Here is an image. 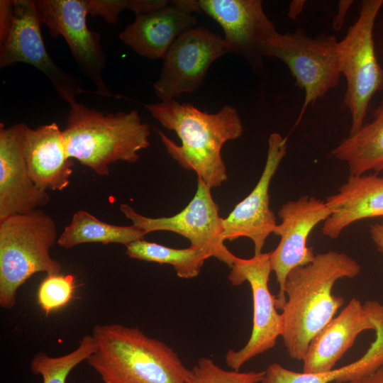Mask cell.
Wrapping results in <instances>:
<instances>
[{"label": "cell", "instance_id": "obj_1", "mask_svg": "<svg viewBox=\"0 0 383 383\" xmlns=\"http://www.w3.org/2000/svg\"><path fill=\"white\" fill-rule=\"evenodd\" d=\"M360 272L355 260L331 250L315 255L311 262L287 274L281 337L291 358L303 360L311 341L344 304L343 296L332 293L335 282L354 278Z\"/></svg>", "mask_w": 383, "mask_h": 383}, {"label": "cell", "instance_id": "obj_2", "mask_svg": "<svg viewBox=\"0 0 383 383\" xmlns=\"http://www.w3.org/2000/svg\"><path fill=\"white\" fill-rule=\"evenodd\" d=\"M145 106L156 121L175 132L181 140L179 145L158 131L167 152L180 166L194 171L211 189L227 180L222 146L228 140L238 139L244 132L236 109L226 105L217 113H209L175 99Z\"/></svg>", "mask_w": 383, "mask_h": 383}, {"label": "cell", "instance_id": "obj_3", "mask_svg": "<svg viewBox=\"0 0 383 383\" xmlns=\"http://www.w3.org/2000/svg\"><path fill=\"white\" fill-rule=\"evenodd\" d=\"M87 364L104 383H187L191 369L168 345L138 327L96 325Z\"/></svg>", "mask_w": 383, "mask_h": 383}, {"label": "cell", "instance_id": "obj_4", "mask_svg": "<svg viewBox=\"0 0 383 383\" xmlns=\"http://www.w3.org/2000/svg\"><path fill=\"white\" fill-rule=\"evenodd\" d=\"M70 106L63 131L68 157L99 175H108L117 161L135 162L150 145V127L135 110L105 114L78 102Z\"/></svg>", "mask_w": 383, "mask_h": 383}, {"label": "cell", "instance_id": "obj_5", "mask_svg": "<svg viewBox=\"0 0 383 383\" xmlns=\"http://www.w3.org/2000/svg\"><path fill=\"white\" fill-rule=\"evenodd\" d=\"M55 220L38 209L0 221V305L11 309L18 289L38 272L60 274L50 250L57 241Z\"/></svg>", "mask_w": 383, "mask_h": 383}, {"label": "cell", "instance_id": "obj_6", "mask_svg": "<svg viewBox=\"0 0 383 383\" xmlns=\"http://www.w3.org/2000/svg\"><path fill=\"white\" fill-rule=\"evenodd\" d=\"M383 0H364L357 21L338 41L340 70L347 88L344 103L351 115L349 135L363 125L373 96L383 90V67L375 50L374 30Z\"/></svg>", "mask_w": 383, "mask_h": 383}, {"label": "cell", "instance_id": "obj_7", "mask_svg": "<svg viewBox=\"0 0 383 383\" xmlns=\"http://www.w3.org/2000/svg\"><path fill=\"white\" fill-rule=\"evenodd\" d=\"M263 57L282 61L304 91L299 120L307 108L335 88L341 76L338 41L331 34L311 37L301 28L278 33L262 48Z\"/></svg>", "mask_w": 383, "mask_h": 383}, {"label": "cell", "instance_id": "obj_8", "mask_svg": "<svg viewBox=\"0 0 383 383\" xmlns=\"http://www.w3.org/2000/svg\"><path fill=\"white\" fill-rule=\"evenodd\" d=\"M211 189L197 177V188L192 199L180 212L170 217L145 216L126 204H121L120 210L146 234L160 231L176 233L187 238L191 248L201 250L231 267L235 255L224 244L223 218L219 215V207L212 198Z\"/></svg>", "mask_w": 383, "mask_h": 383}, {"label": "cell", "instance_id": "obj_9", "mask_svg": "<svg viewBox=\"0 0 383 383\" xmlns=\"http://www.w3.org/2000/svg\"><path fill=\"white\" fill-rule=\"evenodd\" d=\"M13 20L6 37L0 41V67L28 64L50 82L59 97L70 106L86 91L79 78L57 65L48 54L43 39L35 1L13 0Z\"/></svg>", "mask_w": 383, "mask_h": 383}, {"label": "cell", "instance_id": "obj_10", "mask_svg": "<svg viewBox=\"0 0 383 383\" xmlns=\"http://www.w3.org/2000/svg\"><path fill=\"white\" fill-rule=\"evenodd\" d=\"M228 279L233 286L248 282L253 303L252 328L247 343L240 350H229L225 357L227 366L240 369L248 361L273 348L282 333V318L276 307V296L269 289L272 272L270 252L245 259L235 257Z\"/></svg>", "mask_w": 383, "mask_h": 383}, {"label": "cell", "instance_id": "obj_11", "mask_svg": "<svg viewBox=\"0 0 383 383\" xmlns=\"http://www.w3.org/2000/svg\"><path fill=\"white\" fill-rule=\"evenodd\" d=\"M38 17L52 38L62 36L81 72L96 87L101 96L116 97L103 79L106 56L97 32L87 24L86 0H35Z\"/></svg>", "mask_w": 383, "mask_h": 383}, {"label": "cell", "instance_id": "obj_12", "mask_svg": "<svg viewBox=\"0 0 383 383\" xmlns=\"http://www.w3.org/2000/svg\"><path fill=\"white\" fill-rule=\"evenodd\" d=\"M229 52L223 38L205 27L184 32L162 59L159 78L153 84L155 95L161 101H166L196 91L211 65Z\"/></svg>", "mask_w": 383, "mask_h": 383}, {"label": "cell", "instance_id": "obj_13", "mask_svg": "<svg viewBox=\"0 0 383 383\" xmlns=\"http://www.w3.org/2000/svg\"><path fill=\"white\" fill-rule=\"evenodd\" d=\"M189 12L205 13L223 28L230 52L254 67L262 65V48L279 32L265 14L260 0H175Z\"/></svg>", "mask_w": 383, "mask_h": 383}, {"label": "cell", "instance_id": "obj_14", "mask_svg": "<svg viewBox=\"0 0 383 383\" xmlns=\"http://www.w3.org/2000/svg\"><path fill=\"white\" fill-rule=\"evenodd\" d=\"M331 213L326 201L308 195L288 201L279 209L281 223L277 224L273 233L279 236L280 240L270 252L271 270L279 285L276 296L277 309L282 310L287 301L284 284L287 274L293 269L311 262L315 257L313 248L307 246L309 234Z\"/></svg>", "mask_w": 383, "mask_h": 383}, {"label": "cell", "instance_id": "obj_15", "mask_svg": "<svg viewBox=\"0 0 383 383\" xmlns=\"http://www.w3.org/2000/svg\"><path fill=\"white\" fill-rule=\"evenodd\" d=\"M287 153V138L278 133L268 138L267 160L262 174L252 192L223 218V239L250 238L255 255L262 253L267 237L277 226L270 207L269 189L272 177Z\"/></svg>", "mask_w": 383, "mask_h": 383}, {"label": "cell", "instance_id": "obj_16", "mask_svg": "<svg viewBox=\"0 0 383 383\" xmlns=\"http://www.w3.org/2000/svg\"><path fill=\"white\" fill-rule=\"evenodd\" d=\"M28 126L18 123L6 128L0 123V221L25 214L48 204V192L32 180L26 165L24 145Z\"/></svg>", "mask_w": 383, "mask_h": 383}, {"label": "cell", "instance_id": "obj_17", "mask_svg": "<svg viewBox=\"0 0 383 383\" xmlns=\"http://www.w3.org/2000/svg\"><path fill=\"white\" fill-rule=\"evenodd\" d=\"M376 327L361 301L353 298L311 341L303 361V372L321 373L335 365L357 336Z\"/></svg>", "mask_w": 383, "mask_h": 383}, {"label": "cell", "instance_id": "obj_18", "mask_svg": "<svg viewBox=\"0 0 383 383\" xmlns=\"http://www.w3.org/2000/svg\"><path fill=\"white\" fill-rule=\"evenodd\" d=\"M196 23L194 15L170 1L158 9L135 15V21L120 33L119 38L138 55L157 60L163 59L177 38Z\"/></svg>", "mask_w": 383, "mask_h": 383}, {"label": "cell", "instance_id": "obj_19", "mask_svg": "<svg viewBox=\"0 0 383 383\" xmlns=\"http://www.w3.org/2000/svg\"><path fill=\"white\" fill-rule=\"evenodd\" d=\"M24 155L29 174L39 189L62 191L69 185L74 163L67 152L63 131L55 122L27 128Z\"/></svg>", "mask_w": 383, "mask_h": 383}, {"label": "cell", "instance_id": "obj_20", "mask_svg": "<svg viewBox=\"0 0 383 383\" xmlns=\"http://www.w3.org/2000/svg\"><path fill=\"white\" fill-rule=\"evenodd\" d=\"M326 202L332 213L321 229L324 235L335 239L356 221L383 217V176L377 173L350 175L335 194L326 197Z\"/></svg>", "mask_w": 383, "mask_h": 383}, {"label": "cell", "instance_id": "obj_21", "mask_svg": "<svg viewBox=\"0 0 383 383\" xmlns=\"http://www.w3.org/2000/svg\"><path fill=\"white\" fill-rule=\"evenodd\" d=\"M365 309L375 325V339L357 360L321 373L296 372L281 365L270 364L260 383H345L370 375L383 367V304L367 300Z\"/></svg>", "mask_w": 383, "mask_h": 383}, {"label": "cell", "instance_id": "obj_22", "mask_svg": "<svg viewBox=\"0 0 383 383\" xmlns=\"http://www.w3.org/2000/svg\"><path fill=\"white\" fill-rule=\"evenodd\" d=\"M332 156L346 162L350 175L383 172V99L373 120L340 143Z\"/></svg>", "mask_w": 383, "mask_h": 383}, {"label": "cell", "instance_id": "obj_23", "mask_svg": "<svg viewBox=\"0 0 383 383\" xmlns=\"http://www.w3.org/2000/svg\"><path fill=\"white\" fill-rule=\"evenodd\" d=\"M146 233L137 226H117L103 222L90 213L80 210L74 213L57 243L66 249L84 243H119L127 246L144 239Z\"/></svg>", "mask_w": 383, "mask_h": 383}, {"label": "cell", "instance_id": "obj_24", "mask_svg": "<svg viewBox=\"0 0 383 383\" xmlns=\"http://www.w3.org/2000/svg\"><path fill=\"white\" fill-rule=\"evenodd\" d=\"M126 255L131 258L146 262L168 264L182 279L196 277L206 260L210 257L204 251L191 248L176 249L144 239L128 245Z\"/></svg>", "mask_w": 383, "mask_h": 383}, {"label": "cell", "instance_id": "obj_25", "mask_svg": "<svg viewBox=\"0 0 383 383\" xmlns=\"http://www.w3.org/2000/svg\"><path fill=\"white\" fill-rule=\"evenodd\" d=\"M96 341L92 335H85L73 351L57 357H52L40 352L30 362L33 374L40 375L43 383H66L71 371L95 350Z\"/></svg>", "mask_w": 383, "mask_h": 383}, {"label": "cell", "instance_id": "obj_26", "mask_svg": "<svg viewBox=\"0 0 383 383\" xmlns=\"http://www.w3.org/2000/svg\"><path fill=\"white\" fill-rule=\"evenodd\" d=\"M264 376L265 371L226 370L211 359L202 357L191 369L187 383H260Z\"/></svg>", "mask_w": 383, "mask_h": 383}, {"label": "cell", "instance_id": "obj_27", "mask_svg": "<svg viewBox=\"0 0 383 383\" xmlns=\"http://www.w3.org/2000/svg\"><path fill=\"white\" fill-rule=\"evenodd\" d=\"M166 0H86L89 15L99 16L109 23H115L124 11L135 15L148 13L167 5Z\"/></svg>", "mask_w": 383, "mask_h": 383}, {"label": "cell", "instance_id": "obj_28", "mask_svg": "<svg viewBox=\"0 0 383 383\" xmlns=\"http://www.w3.org/2000/svg\"><path fill=\"white\" fill-rule=\"evenodd\" d=\"M74 288V275L48 274L39 286L38 304L48 316L72 299Z\"/></svg>", "mask_w": 383, "mask_h": 383}, {"label": "cell", "instance_id": "obj_29", "mask_svg": "<svg viewBox=\"0 0 383 383\" xmlns=\"http://www.w3.org/2000/svg\"><path fill=\"white\" fill-rule=\"evenodd\" d=\"M13 13V0L0 1V41L6 35L11 27Z\"/></svg>", "mask_w": 383, "mask_h": 383}, {"label": "cell", "instance_id": "obj_30", "mask_svg": "<svg viewBox=\"0 0 383 383\" xmlns=\"http://www.w3.org/2000/svg\"><path fill=\"white\" fill-rule=\"evenodd\" d=\"M353 1L351 0H341L338 5V11L333 20V28L336 31H339L342 29L346 15L348 10L352 6Z\"/></svg>", "mask_w": 383, "mask_h": 383}, {"label": "cell", "instance_id": "obj_31", "mask_svg": "<svg viewBox=\"0 0 383 383\" xmlns=\"http://www.w3.org/2000/svg\"><path fill=\"white\" fill-rule=\"evenodd\" d=\"M369 233L377 250L383 254V221L372 224Z\"/></svg>", "mask_w": 383, "mask_h": 383}, {"label": "cell", "instance_id": "obj_32", "mask_svg": "<svg viewBox=\"0 0 383 383\" xmlns=\"http://www.w3.org/2000/svg\"><path fill=\"white\" fill-rule=\"evenodd\" d=\"M345 383H383V367L370 375Z\"/></svg>", "mask_w": 383, "mask_h": 383}, {"label": "cell", "instance_id": "obj_33", "mask_svg": "<svg viewBox=\"0 0 383 383\" xmlns=\"http://www.w3.org/2000/svg\"><path fill=\"white\" fill-rule=\"evenodd\" d=\"M306 1L304 0H295L291 1L289 6L288 16L292 19H295L301 13Z\"/></svg>", "mask_w": 383, "mask_h": 383}]
</instances>
